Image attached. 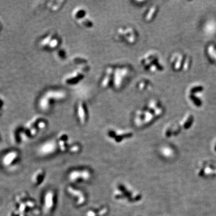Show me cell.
Returning <instances> with one entry per match:
<instances>
[{"label":"cell","mask_w":216,"mask_h":216,"mask_svg":"<svg viewBox=\"0 0 216 216\" xmlns=\"http://www.w3.org/2000/svg\"><path fill=\"white\" fill-rule=\"evenodd\" d=\"M67 191L69 194L74 199L77 206H82L87 201V197L85 193L81 190L73 186H69L67 187Z\"/></svg>","instance_id":"cell-13"},{"label":"cell","mask_w":216,"mask_h":216,"mask_svg":"<svg viewBox=\"0 0 216 216\" xmlns=\"http://www.w3.org/2000/svg\"><path fill=\"white\" fill-rule=\"evenodd\" d=\"M133 136V132L129 129L109 128L106 132V139L114 145L123 144Z\"/></svg>","instance_id":"cell-5"},{"label":"cell","mask_w":216,"mask_h":216,"mask_svg":"<svg viewBox=\"0 0 216 216\" xmlns=\"http://www.w3.org/2000/svg\"><path fill=\"white\" fill-rule=\"evenodd\" d=\"M8 216H27L25 214L22 213L16 208H14L9 211Z\"/></svg>","instance_id":"cell-28"},{"label":"cell","mask_w":216,"mask_h":216,"mask_svg":"<svg viewBox=\"0 0 216 216\" xmlns=\"http://www.w3.org/2000/svg\"><path fill=\"white\" fill-rule=\"evenodd\" d=\"M155 7H151L150 9V10L148 11V12L146 13L145 16V20L147 21H150L152 18H153V14H154L155 13Z\"/></svg>","instance_id":"cell-27"},{"label":"cell","mask_w":216,"mask_h":216,"mask_svg":"<svg viewBox=\"0 0 216 216\" xmlns=\"http://www.w3.org/2000/svg\"><path fill=\"white\" fill-rule=\"evenodd\" d=\"M55 36V34L53 33H50L47 34L46 36H45V37H43L41 38L39 42V45L41 48H47L49 43H50L51 40L53 37V36Z\"/></svg>","instance_id":"cell-24"},{"label":"cell","mask_w":216,"mask_h":216,"mask_svg":"<svg viewBox=\"0 0 216 216\" xmlns=\"http://www.w3.org/2000/svg\"><path fill=\"white\" fill-rule=\"evenodd\" d=\"M115 38L119 41H125L128 45H135L138 39V34L132 26L119 27L115 34Z\"/></svg>","instance_id":"cell-7"},{"label":"cell","mask_w":216,"mask_h":216,"mask_svg":"<svg viewBox=\"0 0 216 216\" xmlns=\"http://www.w3.org/2000/svg\"><path fill=\"white\" fill-rule=\"evenodd\" d=\"M108 213V207L104 205H100L87 210L85 213V216H106Z\"/></svg>","instance_id":"cell-17"},{"label":"cell","mask_w":216,"mask_h":216,"mask_svg":"<svg viewBox=\"0 0 216 216\" xmlns=\"http://www.w3.org/2000/svg\"><path fill=\"white\" fill-rule=\"evenodd\" d=\"M14 208L27 216H37L40 210L35 199L25 191L19 192L14 198Z\"/></svg>","instance_id":"cell-2"},{"label":"cell","mask_w":216,"mask_h":216,"mask_svg":"<svg viewBox=\"0 0 216 216\" xmlns=\"http://www.w3.org/2000/svg\"><path fill=\"white\" fill-rule=\"evenodd\" d=\"M67 98V93L62 89H51L47 91L40 99L38 106L42 111H48L52 103L63 101Z\"/></svg>","instance_id":"cell-4"},{"label":"cell","mask_w":216,"mask_h":216,"mask_svg":"<svg viewBox=\"0 0 216 216\" xmlns=\"http://www.w3.org/2000/svg\"><path fill=\"white\" fill-rule=\"evenodd\" d=\"M92 177L91 172L87 168H77L72 170L69 175V181L73 183L82 184L89 181Z\"/></svg>","instance_id":"cell-10"},{"label":"cell","mask_w":216,"mask_h":216,"mask_svg":"<svg viewBox=\"0 0 216 216\" xmlns=\"http://www.w3.org/2000/svg\"><path fill=\"white\" fill-rule=\"evenodd\" d=\"M88 16L87 10L83 6H79L73 9L72 12V17L77 22L82 20Z\"/></svg>","instance_id":"cell-20"},{"label":"cell","mask_w":216,"mask_h":216,"mask_svg":"<svg viewBox=\"0 0 216 216\" xmlns=\"http://www.w3.org/2000/svg\"><path fill=\"white\" fill-rule=\"evenodd\" d=\"M28 123L35 127L39 132L45 130L48 126L46 120L41 116H36L33 118L28 122Z\"/></svg>","instance_id":"cell-19"},{"label":"cell","mask_w":216,"mask_h":216,"mask_svg":"<svg viewBox=\"0 0 216 216\" xmlns=\"http://www.w3.org/2000/svg\"><path fill=\"white\" fill-rule=\"evenodd\" d=\"M58 151L64 154H73L81 151V145L70 139L69 135L64 132H60L55 139Z\"/></svg>","instance_id":"cell-3"},{"label":"cell","mask_w":216,"mask_h":216,"mask_svg":"<svg viewBox=\"0 0 216 216\" xmlns=\"http://www.w3.org/2000/svg\"><path fill=\"white\" fill-rule=\"evenodd\" d=\"M3 105H4V102H2V100L0 98V112L1 111V109H2V107H3Z\"/></svg>","instance_id":"cell-31"},{"label":"cell","mask_w":216,"mask_h":216,"mask_svg":"<svg viewBox=\"0 0 216 216\" xmlns=\"http://www.w3.org/2000/svg\"><path fill=\"white\" fill-rule=\"evenodd\" d=\"M73 62L77 64H79L80 65L88 64V61L86 58H83L82 57H79V56H75L73 58Z\"/></svg>","instance_id":"cell-26"},{"label":"cell","mask_w":216,"mask_h":216,"mask_svg":"<svg viewBox=\"0 0 216 216\" xmlns=\"http://www.w3.org/2000/svg\"><path fill=\"white\" fill-rule=\"evenodd\" d=\"M154 117V116L151 113V111L147 108L138 109L134 114L133 121L136 127H141L152 121Z\"/></svg>","instance_id":"cell-11"},{"label":"cell","mask_w":216,"mask_h":216,"mask_svg":"<svg viewBox=\"0 0 216 216\" xmlns=\"http://www.w3.org/2000/svg\"><path fill=\"white\" fill-rule=\"evenodd\" d=\"M142 216V215H137V216Z\"/></svg>","instance_id":"cell-32"},{"label":"cell","mask_w":216,"mask_h":216,"mask_svg":"<svg viewBox=\"0 0 216 216\" xmlns=\"http://www.w3.org/2000/svg\"><path fill=\"white\" fill-rule=\"evenodd\" d=\"M0 26H1V22H0Z\"/></svg>","instance_id":"cell-33"},{"label":"cell","mask_w":216,"mask_h":216,"mask_svg":"<svg viewBox=\"0 0 216 216\" xmlns=\"http://www.w3.org/2000/svg\"><path fill=\"white\" fill-rule=\"evenodd\" d=\"M77 24L82 28H86V29L92 28L94 26V22L92 21V19L89 18V16H87L82 20L77 22Z\"/></svg>","instance_id":"cell-22"},{"label":"cell","mask_w":216,"mask_h":216,"mask_svg":"<svg viewBox=\"0 0 216 216\" xmlns=\"http://www.w3.org/2000/svg\"><path fill=\"white\" fill-rule=\"evenodd\" d=\"M61 43V39L60 38L55 34L51 40L50 43H49L47 48L49 49H58Z\"/></svg>","instance_id":"cell-23"},{"label":"cell","mask_w":216,"mask_h":216,"mask_svg":"<svg viewBox=\"0 0 216 216\" xmlns=\"http://www.w3.org/2000/svg\"><path fill=\"white\" fill-rule=\"evenodd\" d=\"M148 85H150V82H148V81H147L146 79H142L140 81H138L136 87L139 91H143L148 88Z\"/></svg>","instance_id":"cell-25"},{"label":"cell","mask_w":216,"mask_h":216,"mask_svg":"<svg viewBox=\"0 0 216 216\" xmlns=\"http://www.w3.org/2000/svg\"><path fill=\"white\" fill-rule=\"evenodd\" d=\"M57 147L55 140L46 141L38 148V153L43 156L50 155L57 151Z\"/></svg>","instance_id":"cell-15"},{"label":"cell","mask_w":216,"mask_h":216,"mask_svg":"<svg viewBox=\"0 0 216 216\" xmlns=\"http://www.w3.org/2000/svg\"><path fill=\"white\" fill-rule=\"evenodd\" d=\"M56 194L52 190L45 192L42 199V211L45 214H49L53 210L56 205Z\"/></svg>","instance_id":"cell-12"},{"label":"cell","mask_w":216,"mask_h":216,"mask_svg":"<svg viewBox=\"0 0 216 216\" xmlns=\"http://www.w3.org/2000/svg\"><path fill=\"white\" fill-rule=\"evenodd\" d=\"M114 70V66H108L105 69L104 74L100 81V87L102 88L106 89L112 87Z\"/></svg>","instance_id":"cell-16"},{"label":"cell","mask_w":216,"mask_h":216,"mask_svg":"<svg viewBox=\"0 0 216 216\" xmlns=\"http://www.w3.org/2000/svg\"><path fill=\"white\" fill-rule=\"evenodd\" d=\"M161 153L163 155V156H165V157H170L171 155H172V150L168 148V147H162L161 148Z\"/></svg>","instance_id":"cell-29"},{"label":"cell","mask_w":216,"mask_h":216,"mask_svg":"<svg viewBox=\"0 0 216 216\" xmlns=\"http://www.w3.org/2000/svg\"><path fill=\"white\" fill-rule=\"evenodd\" d=\"M57 56L60 59L64 60L66 57V52L64 49H59L57 51Z\"/></svg>","instance_id":"cell-30"},{"label":"cell","mask_w":216,"mask_h":216,"mask_svg":"<svg viewBox=\"0 0 216 216\" xmlns=\"http://www.w3.org/2000/svg\"><path fill=\"white\" fill-rule=\"evenodd\" d=\"M112 197L115 202L130 206L139 205L143 201L139 191L126 182H119L115 185Z\"/></svg>","instance_id":"cell-1"},{"label":"cell","mask_w":216,"mask_h":216,"mask_svg":"<svg viewBox=\"0 0 216 216\" xmlns=\"http://www.w3.org/2000/svg\"><path fill=\"white\" fill-rule=\"evenodd\" d=\"M46 177V171L43 169L40 168L33 172L31 178V181L34 186L38 187L44 183Z\"/></svg>","instance_id":"cell-18"},{"label":"cell","mask_w":216,"mask_h":216,"mask_svg":"<svg viewBox=\"0 0 216 216\" xmlns=\"http://www.w3.org/2000/svg\"><path fill=\"white\" fill-rule=\"evenodd\" d=\"M90 69L89 64H85L81 65L77 69L67 75L64 77L63 83L67 86H73L78 84L85 77V74Z\"/></svg>","instance_id":"cell-8"},{"label":"cell","mask_w":216,"mask_h":216,"mask_svg":"<svg viewBox=\"0 0 216 216\" xmlns=\"http://www.w3.org/2000/svg\"><path fill=\"white\" fill-rule=\"evenodd\" d=\"M21 160L20 153L16 150H10L4 153L1 159V164L5 169H14L19 165Z\"/></svg>","instance_id":"cell-9"},{"label":"cell","mask_w":216,"mask_h":216,"mask_svg":"<svg viewBox=\"0 0 216 216\" xmlns=\"http://www.w3.org/2000/svg\"><path fill=\"white\" fill-rule=\"evenodd\" d=\"M77 117L79 123L81 125H85L88 118V111L86 104L83 101H79L77 103Z\"/></svg>","instance_id":"cell-14"},{"label":"cell","mask_w":216,"mask_h":216,"mask_svg":"<svg viewBox=\"0 0 216 216\" xmlns=\"http://www.w3.org/2000/svg\"><path fill=\"white\" fill-rule=\"evenodd\" d=\"M65 1H52L48 2V7L53 12H58L63 6Z\"/></svg>","instance_id":"cell-21"},{"label":"cell","mask_w":216,"mask_h":216,"mask_svg":"<svg viewBox=\"0 0 216 216\" xmlns=\"http://www.w3.org/2000/svg\"><path fill=\"white\" fill-rule=\"evenodd\" d=\"M132 69L128 65L114 67L112 87L115 89H121L127 79L130 76Z\"/></svg>","instance_id":"cell-6"}]
</instances>
